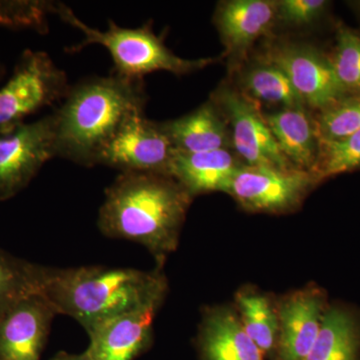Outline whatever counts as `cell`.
Returning a JSON list of instances; mask_svg holds the SVG:
<instances>
[{"mask_svg": "<svg viewBox=\"0 0 360 360\" xmlns=\"http://www.w3.org/2000/svg\"><path fill=\"white\" fill-rule=\"evenodd\" d=\"M191 200L170 175L123 172L106 189L97 225L108 238L139 243L162 262L177 245Z\"/></svg>", "mask_w": 360, "mask_h": 360, "instance_id": "1", "label": "cell"}, {"mask_svg": "<svg viewBox=\"0 0 360 360\" xmlns=\"http://www.w3.org/2000/svg\"><path fill=\"white\" fill-rule=\"evenodd\" d=\"M148 96L143 79L111 72L70 85L54 110L56 158L91 167L104 144L131 113L144 111Z\"/></svg>", "mask_w": 360, "mask_h": 360, "instance_id": "2", "label": "cell"}, {"mask_svg": "<svg viewBox=\"0 0 360 360\" xmlns=\"http://www.w3.org/2000/svg\"><path fill=\"white\" fill-rule=\"evenodd\" d=\"M167 281L153 272L120 267L47 269L44 292L56 314L89 331L127 312L162 302Z\"/></svg>", "mask_w": 360, "mask_h": 360, "instance_id": "3", "label": "cell"}, {"mask_svg": "<svg viewBox=\"0 0 360 360\" xmlns=\"http://www.w3.org/2000/svg\"><path fill=\"white\" fill-rule=\"evenodd\" d=\"M56 14L63 22L77 28L84 34L79 44L68 49L70 53L84 51L89 45H101L110 52L113 61L111 71L122 77L143 79L149 73L167 71L186 75L212 65L215 59H186L170 51L161 37L153 32L150 22L141 27H122L108 20L106 30H97L79 20L72 9L58 2Z\"/></svg>", "mask_w": 360, "mask_h": 360, "instance_id": "4", "label": "cell"}, {"mask_svg": "<svg viewBox=\"0 0 360 360\" xmlns=\"http://www.w3.org/2000/svg\"><path fill=\"white\" fill-rule=\"evenodd\" d=\"M70 89L65 71L47 52L26 49L0 89V135L13 131L27 116L63 101Z\"/></svg>", "mask_w": 360, "mask_h": 360, "instance_id": "5", "label": "cell"}, {"mask_svg": "<svg viewBox=\"0 0 360 360\" xmlns=\"http://www.w3.org/2000/svg\"><path fill=\"white\" fill-rule=\"evenodd\" d=\"M258 56L285 73L309 110L319 112L347 97L338 84L330 56L316 45L274 42Z\"/></svg>", "mask_w": 360, "mask_h": 360, "instance_id": "6", "label": "cell"}, {"mask_svg": "<svg viewBox=\"0 0 360 360\" xmlns=\"http://www.w3.org/2000/svg\"><path fill=\"white\" fill-rule=\"evenodd\" d=\"M175 149L160 122L148 120L144 111L131 113L104 144L96 165L123 172L168 175Z\"/></svg>", "mask_w": 360, "mask_h": 360, "instance_id": "7", "label": "cell"}, {"mask_svg": "<svg viewBox=\"0 0 360 360\" xmlns=\"http://www.w3.org/2000/svg\"><path fill=\"white\" fill-rule=\"evenodd\" d=\"M210 99L226 118L232 148L243 165L296 169L278 148L259 104L227 85H220Z\"/></svg>", "mask_w": 360, "mask_h": 360, "instance_id": "8", "label": "cell"}, {"mask_svg": "<svg viewBox=\"0 0 360 360\" xmlns=\"http://www.w3.org/2000/svg\"><path fill=\"white\" fill-rule=\"evenodd\" d=\"M54 158L53 113L0 135V201L18 195Z\"/></svg>", "mask_w": 360, "mask_h": 360, "instance_id": "9", "label": "cell"}, {"mask_svg": "<svg viewBox=\"0 0 360 360\" xmlns=\"http://www.w3.org/2000/svg\"><path fill=\"white\" fill-rule=\"evenodd\" d=\"M316 184L309 172L243 165L238 168L226 193L246 210L281 212L300 205Z\"/></svg>", "mask_w": 360, "mask_h": 360, "instance_id": "10", "label": "cell"}, {"mask_svg": "<svg viewBox=\"0 0 360 360\" xmlns=\"http://www.w3.org/2000/svg\"><path fill=\"white\" fill-rule=\"evenodd\" d=\"M213 20L224 45L225 56L229 59L231 70H236L245 63L255 42L276 27V1H222L217 6Z\"/></svg>", "mask_w": 360, "mask_h": 360, "instance_id": "11", "label": "cell"}, {"mask_svg": "<svg viewBox=\"0 0 360 360\" xmlns=\"http://www.w3.org/2000/svg\"><path fill=\"white\" fill-rule=\"evenodd\" d=\"M56 315L42 293L7 310L0 317V360H40Z\"/></svg>", "mask_w": 360, "mask_h": 360, "instance_id": "12", "label": "cell"}, {"mask_svg": "<svg viewBox=\"0 0 360 360\" xmlns=\"http://www.w3.org/2000/svg\"><path fill=\"white\" fill-rule=\"evenodd\" d=\"M161 302L127 312L87 331L92 360H134L150 342Z\"/></svg>", "mask_w": 360, "mask_h": 360, "instance_id": "13", "label": "cell"}, {"mask_svg": "<svg viewBox=\"0 0 360 360\" xmlns=\"http://www.w3.org/2000/svg\"><path fill=\"white\" fill-rule=\"evenodd\" d=\"M321 290L296 292L281 305L279 359L305 360L321 330L328 309Z\"/></svg>", "mask_w": 360, "mask_h": 360, "instance_id": "14", "label": "cell"}, {"mask_svg": "<svg viewBox=\"0 0 360 360\" xmlns=\"http://www.w3.org/2000/svg\"><path fill=\"white\" fill-rule=\"evenodd\" d=\"M243 165L231 149L195 153L175 150L168 175L179 181L193 198L212 191L226 193L232 177Z\"/></svg>", "mask_w": 360, "mask_h": 360, "instance_id": "15", "label": "cell"}, {"mask_svg": "<svg viewBox=\"0 0 360 360\" xmlns=\"http://www.w3.org/2000/svg\"><path fill=\"white\" fill-rule=\"evenodd\" d=\"M160 124L175 150L195 153L232 148L229 123L212 99L181 117Z\"/></svg>", "mask_w": 360, "mask_h": 360, "instance_id": "16", "label": "cell"}, {"mask_svg": "<svg viewBox=\"0 0 360 360\" xmlns=\"http://www.w3.org/2000/svg\"><path fill=\"white\" fill-rule=\"evenodd\" d=\"M264 118L286 160L296 169L310 174L319 153V137L309 108H283L264 115Z\"/></svg>", "mask_w": 360, "mask_h": 360, "instance_id": "17", "label": "cell"}, {"mask_svg": "<svg viewBox=\"0 0 360 360\" xmlns=\"http://www.w3.org/2000/svg\"><path fill=\"white\" fill-rule=\"evenodd\" d=\"M200 345L206 360H264L243 323L229 310L215 309L206 315Z\"/></svg>", "mask_w": 360, "mask_h": 360, "instance_id": "18", "label": "cell"}, {"mask_svg": "<svg viewBox=\"0 0 360 360\" xmlns=\"http://www.w3.org/2000/svg\"><path fill=\"white\" fill-rule=\"evenodd\" d=\"M305 360H360L359 312L345 305L328 307Z\"/></svg>", "mask_w": 360, "mask_h": 360, "instance_id": "19", "label": "cell"}, {"mask_svg": "<svg viewBox=\"0 0 360 360\" xmlns=\"http://www.w3.org/2000/svg\"><path fill=\"white\" fill-rule=\"evenodd\" d=\"M238 70V89L255 103L281 110L305 106L285 73L274 63L257 56Z\"/></svg>", "mask_w": 360, "mask_h": 360, "instance_id": "20", "label": "cell"}, {"mask_svg": "<svg viewBox=\"0 0 360 360\" xmlns=\"http://www.w3.org/2000/svg\"><path fill=\"white\" fill-rule=\"evenodd\" d=\"M47 269L0 250V317L20 300L44 292Z\"/></svg>", "mask_w": 360, "mask_h": 360, "instance_id": "21", "label": "cell"}, {"mask_svg": "<svg viewBox=\"0 0 360 360\" xmlns=\"http://www.w3.org/2000/svg\"><path fill=\"white\" fill-rule=\"evenodd\" d=\"M360 170V130L336 139H319V153L310 174L315 182Z\"/></svg>", "mask_w": 360, "mask_h": 360, "instance_id": "22", "label": "cell"}, {"mask_svg": "<svg viewBox=\"0 0 360 360\" xmlns=\"http://www.w3.org/2000/svg\"><path fill=\"white\" fill-rule=\"evenodd\" d=\"M329 56L345 96L360 97V30L338 23Z\"/></svg>", "mask_w": 360, "mask_h": 360, "instance_id": "23", "label": "cell"}, {"mask_svg": "<svg viewBox=\"0 0 360 360\" xmlns=\"http://www.w3.org/2000/svg\"><path fill=\"white\" fill-rule=\"evenodd\" d=\"M238 304L245 333L262 354H269L276 347L278 335V321L269 300L257 293H240Z\"/></svg>", "mask_w": 360, "mask_h": 360, "instance_id": "24", "label": "cell"}, {"mask_svg": "<svg viewBox=\"0 0 360 360\" xmlns=\"http://www.w3.org/2000/svg\"><path fill=\"white\" fill-rule=\"evenodd\" d=\"M56 4L41 0H0V26L13 30H32L44 34L49 32L47 18L51 14H56Z\"/></svg>", "mask_w": 360, "mask_h": 360, "instance_id": "25", "label": "cell"}, {"mask_svg": "<svg viewBox=\"0 0 360 360\" xmlns=\"http://www.w3.org/2000/svg\"><path fill=\"white\" fill-rule=\"evenodd\" d=\"M319 139H336L360 130V97L349 96L314 115Z\"/></svg>", "mask_w": 360, "mask_h": 360, "instance_id": "26", "label": "cell"}, {"mask_svg": "<svg viewBox=\"0 0 360 360\" xmlns=\"http://www.w3.org/2000/svg\"><path fill=\"white\" fill-rule=\"evenodd\" d=\"M276 25L305 27L321 22L329 13L331 2L326 0H278Z\"/></svg>", "mask_w": 360, "mask_h": 360, "instance_id": "27", "label": "cell"}, {"mask_svg": "<svg viewBox=\"0 0 360 360\" xmlns=\"http://www.w3.org/2000/svg\"><path fill=\"white\" fill-rule=\"evenodd\" d=\"M51 360H92L89 354H87L86 350L82 354H59L53 357Z\"/></svg>", "mask_w": 360, "mask_h": 360, "instance_id": "28", "label": "cell"}, {"mask_svg": "<svg viewBox=\"0 0 360 360\" xmlns=\"http://www.w3.org/2000/svg\"><path fill=\"white\" fill-rule=\"evenodd\" d=\"M348 4H349V6H352V8L354 9L355 13H356L360 18V0L359 1H350L348 2Z\"/></svg>", "mask_w": 360, "mask_h": 360, "instance_id": "29", "label": "cell"}, {"mask_svg": "<svg viewBox=\"0 0 360 360\" xmlns=\"http://www.w3.org/2000/svg\"><path fill=\"white\" fill-rule=\"evenodd\" d=\"M6 65H4L1 60H0V82L4 80V78L6 77Z\"/></svg>", "mask_w": 360, "mask_h": 360, "instance_id": "30", "label": "cell"}]
</instances>
